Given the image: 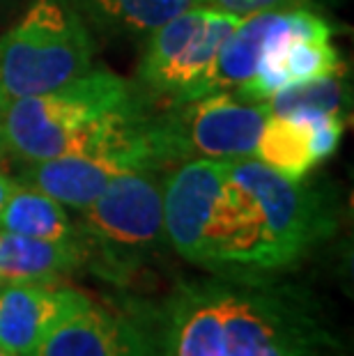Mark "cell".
Returning a JSON list of instances; mask_svg holds the SVG:
<instances>
[{
	"instance_id": "obj_1",
	"label": "cell",
	"mask_w": 354,
	"mask_h": 356,
	"mask_svg": "<svg viewBox=\"0 0 354 356\" xmlns=\"http://www.w3.org/2000/svg\"><path fill=\"white\" fill-rule=\"evenodd\" d=\"M152 97L108 70H90L51 92L5 104L7 152L33 163L97 147L122 149L156 170L147 147Z\"/></svg>"
},
{
	"instance_id": "obj_2",
	"label": "cell",
	"mask_w": 354,
	"mask_h": 356,
	"mask_svg": "<svg viewBox=\"0 0 354 356\" xmlns=\"http://www.w3.org/2000/svg\"><path fill=\"white\" fill-rule=\"evenodd\" d=\"M225 356H329L331 336L308 294L260 276L214 278Z\"/></svg>"
},
{
	"instance_id": "obj_3",
	"label": "cell",
	"mask_w": 354,
	"mask_h": 356,
	"mask_svg": "<svg viewBox=\"0 0 354 356\" xmlns=\"http://www.w3.org/2000/svg\"><path fill=\"white\" fill-rule=\"evenodd\" d=\"M95 40L70 0H35L0 35V90L7 99L51 92L92 70Z\"/></svg>"
},
{
	"instance_id": "obj_4",
	"label": "cell",
	"mask_w": 354,
	"mask_h": 356,
	"mask_svg": "<svg viewBox=\"0 0 354 356\" xmlns=\"http://www.w3.org/2000/svg\"><path fill=\"white\" fill-rule=\"evenodd\" d=\"M86 264L124 280L166 241L161 181L156 170H131L111 181L77 221Z\"/></svg>"
},
{
	"instance_id": "obj_5",
	"label": "cell",
	"mask_w": 354,
	"mask_h": 356,
	"mask_svg": "<svg viewBox=\"0 0 354 356\" xmlns=\"http://www.w3.org/2000/svg\"><path fill=\"white\" fill-rule=\"evenodd\" d=\"M269 118L265 102L214 92L168 104L147 120V147L156 168L193 159L232 161L255 154L258 136Z\"/></svg>"
},
{
	"instance_id": "obj_6",
	"label": "cell",
	"mask_w": 354,
	"mask_h": 356,
	"mask_svg": "<svg viewBox=\"0 0 354 356\" xmlns=\"http://www.w3.org/2000/svg\"><path fill=\"white\" fill-rule=\"evenodd\" d=\"M225 168L260 211L255 276L297 264L334 230L327 198L301 179L285 177L255 156L232 159L225 161Z\"/></svg>"
},
{
	"instance_id": "obj_7",
	"label": "cell",
	"mask_w": 354,
	"mask_h": 356,
	"mask_svg": "<svg viewBox=\"0 0 354 356\" xmlns=\"http://www.w3.org/2000/svg\"><path fill=\"white\" fill-rule=\"evenodd\" d=\"M239 17L195 5L166 21L145 40L138 86L168 104L189 102Z\"/></svg>"
},
{
	"instance_id": "obj_8",
	"label": "cell",
	"mask_w": 354,
	"mask_h": 356,
	"mask_svg": "<svg viewBox=\"0 0 354 356\" xmlns=\"http://www.w3.org/2000/svg\"><path fill=\"white\" fill-rule=\"evenodd\" d=\"M225 179V161L193 159L177 163L161 181L166 241L186 262L209 264V241Z\"/></svg>"
},
{
	"instance_id": "obj_9",
	"label": "cell",
	"mask_w": 354,
	"mask_h": 356,
	"mask_svg": "<svg viewBox=\"0 0 354 356\" xmlns=\"http://www.w3.org/2000/svg\"><path fill=\"white\" fill-rule=\"evenodd\" d=\"M92 299L58 280H17L0 287V350L30 356L37 345Z\"/></svg>"
},
{
	"instance_id": "obj_10",
	"label": "cell",
	"mask_w": 354,
	"mask_h": 356,
	"mask_svg": "<svg viewBox=\"0 0 354 356\" xmlns=\"http://www.w3.org/2000/svg\"><path fill=\"white\" fill-rule=\"evenodd\" d=\"M131 170H150L134 154L122 149L97 147L88 152L63 154L26 163L19 184L51 195L65 207L86 209L115 177Z\"/></svg>"
},
{
	"instance_id": "obj_11",
	"label": "cell",
	"mask_w": 354,
	"mask_h": 356,
	"mask_svg": "<svg viewBox=\"0 0 354 356\" xmlns=\"http://www.w3.org/2000/svg\"><path fill=\"white\" fill-rule=\"evenodd\" d=\"M159 356H225L214 278L182 283L159 317Z\"/></svg>"
},
{
	"instance_id": "obj_12",
	"label": "cell",
	"mask_w": 354,
	"mask_h": 356,
	"mask_svg": "<svg viewBox=\"0 0 354 356\" xmlns=\"http://www.w3.org/2000/svg\"><path fill=\"white\" fill-rule=\"evenodd\" d=\"M30 356H154L136 324L90 304L49 333Z\"/></svg>"
},
{
	"instance_id": "obj_13",
	"label": "cell",
	"mask_w": 354,
	"mask_h": 356,
	"mask_svg": "<svg viewBox=\"0 0 354 356\" xmlns=\"http://www.w3.org/2000/svg\"><path fill=\"white\" fill-rule=\"evenodd\" d=\"M281 12H262L239 21V26L225 37L205 79L193 90L191 99L214 92H232L242 83L258 74L265 51L281 21Z\"/></svg>"
},
{
	"instance_id": "obj_14",
	"label": "cell",
	"mask_w": 354,
	"mask_h": 356,
	"mask_svg": "<svg viewBox=\"0 0 354 356\" xmlns=\"http://www.w3.org/2000/svg\"><path fill=\"white\" fill-rule=\"evenodd\" d=\"M88 28L120 40L145 42L156 28L200 0H70Z\"/></svg>"
},
{
	"instance_id": "obj_15",
	"label": "cell",
	"mask_w": 354,
	"mask_h": 356,
	"mask_svg": "<svg viewBox=\"0 0 354 356\" xmlns=\"http://www.w3.org/2000/svg\"><path fill=\"white\" fill-rule=\"evenodd\" d=\"M86 264L81 244H51L0 228V280H60Z\"/></svg>"
},
{
	"instance_id": "obj_16",
	"label": "cell",
	"mask_w": 354,
	"mask_h": 356,
	"mask_svg": "<svg viewBox=\"0 0 354 356\" xmlns=\"http://www.w3.org/2000/svg\"><path fill=\"white\" fill-rule=\"evenodd\" d=\"M0 228L51 244H81L77 221L65 204L33 186L19 184L0 209Z\"/></svg>"
},
{
	"instance_id": "obj_17",
	"label": "cell",
	"mask_w": 354,
	"mask_h": 356,
	"mask_svg": "<svg viewBox=\"0 0 354 356\" xmlns=\"http://www.w3.org/2000/svg\"><path fill=\"white\" fill-rule=\"evenodd\" d=\"M253 156L292 179H304L306 172L315 165L306 129L295 120L276 115L267 118Z\"/></svg>"
},
{
	"instance_id": "obj_18",
	"label": "cell",
	"mask_w": 354,
	"mask_h": 356,
	"mask_svg": "<svg viewBox=\"0 0 354 356\" xmlns=\"http://www.w3.org/2000/svg\"><path fill=\"white\" fill-rule=\"evenodd\" d=\"M265 106L269 115L276 118H299L311 113H336L343 115L345 108V86L341 74L325 79H315L306 83H295L276 90L272 97H267Z\"/></svg>"
},
{
	"instance_id": "obj_19",
	"label": "cell",
	"mask_w": 354,
	"mask_h": 356,
	"mask_svg": "<svg viewBox=\"0 0 354 356\" xmlns=\"http://www.w3.org/2000/svg\"><path fill=\"white\" fill-rule=\"evenodd\" d=\"M301 0H200V5H207L212 10L232 14V17L246 19L262 12H278L297 7Z\"/></svg>"
},
{
	"instance_id": "obj_20",
	"label": "cell",
	"mask_w": 354,
	"mask_h": 356,
	"mask_svg": "<svg viewBox=\"0 0 354 356\" xmlns=\"http://www.w3.org/2000/svg\"><path fill=\"white\" fill-rule=\"evenodd\" d=\"M17 186H19V181L10 177V175H5V172H0V209H3V204L7 202V198L17 191Z\"/></svg>"
},
{
	"instance_id": "obj_21",
	"label": "cell",
	"mask_w": 354,
	"mask_h": 356,
	"mask_svg": "<svg viewBox=\"0 0 354 356\" xmlns=\"http://www.w3.org/2000/svg\"><path fill=\"white\" fill-rule=\"evenodd\" d=\"M5 104H7V97L3 95V90H0V161H3V156L7 154V143H5Z\"/></svg>"
},
{
	"instance_id": "obj_22",
	"label": "cell",
	"mask_w": 354,
	"mask_h": 356,
	"mask_svg": "<svg viewBox=\"0 0 354 356\" xmlns=\"http://www.w3.org/2000/svg\"><path fill=\"white\" fill-rule=\"evenodd\" d=\"M0 356H12L10 352H5V350H0Z\"/></svg>"
},
{
	"instance_id": "obj_23",
	"label": "cell",
	"mask_w": 354,
	"mask_h": 356,
	"mask_svg": "<svg viewBox=\"0 0 354 356\" xmlns=\"http://www.w3.org/2000/svg\"><path fill=\"white\" fill-rule=\"evenodd\" d=\"M0 287H3V280H0Z\"/></svg>"
},
{
	"instance_id": "obj_24",
	"label": "cell",
	"mask_w": 354,
	"mask_h": 356,
	"mask_svg": "<svg viewBox=\"0 0 354 356\" xmlns=\"http://www.w3.org/2000/svg\"><path fill=\"white\" fill-rule=\"evenodd\" d=\"M3 3H5V0H0V5H3Z\"/></svg>"
}]
</instances>
